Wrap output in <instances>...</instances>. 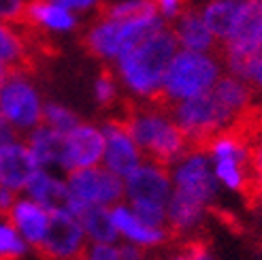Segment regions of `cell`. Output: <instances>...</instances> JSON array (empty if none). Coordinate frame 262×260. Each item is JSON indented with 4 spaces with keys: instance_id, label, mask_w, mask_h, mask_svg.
Listing matches in <instances>:
<instances>
[{
    "instance_id": "1",
    "label": "cell",
    "mask_w": 262,
    "mask_h": 260,
    "mask_svg": "<svg viewBox=\"0 0 262 260\" xmlns=\"http://www.w3.org/2000/svg\"><path fill=\"white\" fill-rule=\"evenodd\" d=\"M117 105L120 111L111 120H115L133 137L145 162L171 171L177 160L188 156V139L168 111L151 105L145 98L143 102L126 98Z\"/></svg>"
},
{
    "instance_id": "2",
    "label": "cell",
    "mask_w": 262,
    "mask_h": 260,
    "mask_svg": "<svg viewBox=\"0 0 262 260\" xmlns=\"http://www.w3.org/2000/svg\"><path fill=\"white\" fill-rule=\"evenodd\" d=\"M177 38L173 28H158L145 38L122 49L117 56V73L122 81L141 98H149L162 90L164 73L177 54Z\"/></svg>"
},
{
    "instance_id": "3",
    "label": "cell",
    "mask_w": 262,
    "mask_h": 260,
    "mask_svg": "<svg viewBox=\"0 0 262 260\" xmlns=\"http://www.w3.org/2000/svg\"><path fill=\"white\" fill-rule=\"evenodd\" d=\"M222 77V58L205 51L177 49L171 64L164 73L162 90L154 96L145 98L151 105L164 111H171L177 100L190 98L211 90L213 83Z\"/></svg>"
},
{
    "instance_id": "4",
    "label": "cell",
    "mask_w": 262,
    "mask_h": 260,
    "mask_svg": "<svg viewBox=\"0 0 262 260\" xmlns=\"http://www.w3.org/2000/svg\"><path fill=\"white\" fill-rule=\"evenodd\" d=\"M126 197L143 222L154 228H164L166 205L171 199V171L151 162L139 164L128 175Z\"/></svg>"
},
{
    "instance_id": "5",
    "label": "cell",
    "mask_w": 262,
    "mask_h": 260,
    "mask_svg": "<svg viewBox=\"0 0 262 260\" xmlns=\"http://www.w3.org/2000/svg\"><path fill=\"white\" fill-rule=\"evenodd\" d=\"M85 248L83 224L69 209H51L43 239L34 243L41 260H75Z\"/></svg>"
},
{
    "instance_id": "6",
    "label": "cell",
    "mask_w": 262,
    "mask_h": 260,
    "mask_svg": "<svg viewBox=\"0 0 262 260\" xmlns=\"http://www.w3.org/2000/svg\"><path fill=\"white\" fill-rule=\"evenodd\" d=\"M69 194L73 199L81 201L85 205H100V207H113L122 203L124 184L122 177L115 175L111 168L100 166H83L75 168L69 173Z\"/></svg>"
},
{
    "instance_id": "7",
    "label": "cell",
    "mask_w": 262,
    "mask_h": 260,
    "mask_svg": "<svg viewBox=\"0 0 262 260\" xmlns=\"http://www.w3.org/2000/svg\"><path fill=\"white\" fill-rule=\"evenodd\" d=\"M0 111L17 128H34L41 124L43 107L34 85L30 83V75L9 73L7 79L0 83Z\"/></svg>"
},
{
    "instance_id": "8",
    "label": "cell",
    "mask_w": 262,
    "mask_h": 260,
    "mask_svg": "<svg viewBox=\"0 0 262 260\" xmlns=\"http://www.w3.org/2000/svg\"><path fill=\"white\" fill-rule=\"evenodd\" d=\"M104 156V133L92 124H77L64 135V145L58 164L67 173L83 166H96Z\"/></svg>"
},
{
    "instance_id": "9",
    "label": "cell",
    "mask_w": 262,
    "mask_h": 260,
    "mask_svg": "<svg viewBox=\"0 0 262 260\" xmlns=\"http://www.w3.org/2000/svg\"><path fill=\"white\" fill-rule=\"evenodd\" d=\"M175 190H181L190 197L209 205L217 194V177H213L207 154H188L175 162L173 171Z\"/></svg>"
},
{
    "instance_id": "10",
    "label": "cell",
    "mask_w": 262,
    "mask_h": 260,
    "mask_svg": "<svg viewBox=\"0 0 262 260\" xmlns=\"http://www.w3.org/2000/svg\"><path fill=\"white\" fill-rule=\"evenodd\" d=\"M104 133V164L120 177H128L141 164V149L126 130L115 120H107L102 126Z\"/></svg>"
},
{
    "instance_id": "11",
    "label": "cell",
    "mask_w": 262,
    "mask_h": 260,
    "mask_svg": "<svg viewBox=\"0 0 262 260\" xmlns=\"http://www.w3.org/2000/svg\"><path fill=\"white\" fill-rule=\"evenodd\" d=\"M128 38V21L100 17L88 28L83 36V47L90 56L98 60H113L120 56Z\"/></svg>"
},
{
    "instance_id": "12",
    "label": "cell",
    "mask_w": 262,
    "mask_h": 260,
    "mask_svg": "<svg viewBox=\"0 0 262 260\" xmlns=\"http://www.w3.org/2000/svg\"><path fill=\"white\" fill-rule=\"evenodd\" d=\"M36 168L41 166L36 164L34 156L26 143L13 141L9 145L0 147V186L17 192L26 188Z\"/></svg>"
},
{
    "instance_id": "13",
    "label": "cell",
    "mask_w": 262,
    "mask_h": 260,
    "mask_svg": "<svg viewBox=\"0 0 262 260\" xmlns=\"http://www.w3.org/2000/svg\"><path fill=\"white\" fill-rule=\"evenodd\" d=\"M0 62L11 73L34 75L38 69V60L32 56V51L26 43V36L17 24L0 21Z\"/></svg>"
},
{
    "instance_id": "14",
    "label": "cell",
    "mask_w": 262,
    "mask_h": 260,
    "mask_svg": "<svg viewBox=\"0 0 262 260\" xmlns=\"http://www.w3.org/2000/svg\"><path fill=\"white\" fill-rule=\"evenodd\" d=\"M175 38L181 49H190V51H205V54H213L215 47L220 45L213 32L209 30V26L203 19L201 11L186 9L181 15L175 19L173 26Z\"/></svg>"
},
{
    "instance_id": "15",
    "label": "cell",
    "mask_w": 262,
    "mask_h": 260,
    "mask_svg": "<svg viewBox=\"0 0 262 260\" xmlns=\"http://www.w3.org/2000/svg\"><path fill=\"white\" fill-rule=\"evenodd\" d=\"M9 226L17 228L26 241H30L32 245L43 239L47 224H49V209L36 201H15V205L11 207Z\"/></svg>"
},
{
    "instance_id": "16",
    "label": "cell",
    "mask_w": 262,
    "mask_h": 260,
    "mask_svg": "<svg viewBox=\"0 0 262 260\" xmlns=\"http://www.w3.org/2000/svg\"><path fill=\"white\" fill-rule=\"evenodd\" d=\"M21 24H30L36 26V28H45L54 32H67L75 28L77 17L73 15V11L51 3V0H28L26 17Z\"/></svg>"
},
{
    "instance_id": "17",
    "label": "cell",
    "mask_w": 262,
    "mask_h": 260,
    "mask_svg": "<svg viewBox=\"0 0 262 260\" xmlns=\"http://www.w3.org/2000/svg\"><path fill=\"white\" fill-rule=\"evenodd\" d=\"M111 215H113V222H115L117 230H122L130 241H135L139 245L151 248V245H160V243L168 241V235H166L164 228H154V226L145 224L137 213H133L122 203L113 205Z\"/></svg>"
},
{
    "instance_id": "18",
    "label": "cell",
    "mask_w": 262,
    "mask_h": 260,
    "mask_svg": "<svg viewBox=\"0 0 262 260\" xmlns=\"http://www.w3.org/2000/svg\"><path fill=\"white\" fill-rule=\"evenodd\" d=\"M28 192L32 194V199L36 203H41L45 209H67L69 205V186H64L62 181L49 177L45 171L41 168H36L32 173V177L28 179V184H26Z\"/></svg>"
},
{
    "instance_id": "19",
    "label": "cell",
    "mask_w": 262,
    "mask_h": 260,
    "mask_svg": "<svg viewBox=\"0 0 262 260\" xmlns=\"http://www.w3.org/2000/svg\"><path fill=\"white\" fill-rule=\"evenodd\" d=\"M243 3L245 0H211V3H207L203 7V11H201L203 19L209 26V30L213 32V36L217 38L220 45L230 34Z\"/></svg>"
},
{
    "instance_id": "20",
    "label": "cell",
    "mask_w": 262,
    "mask_h": 260,
    "mask_svg": "<svg viewBox=\"0 0 262 260\" xmlns=\"http://www.w3.org/2000/svg\"><path fill=\"white\" fill-rule=\"evenodd\" d=\"M26 145L32 151L38 166H45L49 162H58L60 151L64 145V135L58 130H51L43 124L34 126V130L26 139Z\"/></svg>"
},
{
    "instance_id": "21",
    "label": "cell",
    "mask_w": 262,
    "mask_h": 260,
    "mask_svg": "<svg viewBox=\"0 0 262 260\" xmlns=\"http://www.w3.org/2000/svg\"><path fill=\"white\" fill-rule=\"evenodd\" d=\"M79 222L83 224V230L96 243H115V239H117V226L113 222L111 211H107V207L90 205L88 209L81 213Z\"/></svg>"
},
{
    "instance_id": "22",
    "label": "cell",
    "mask_w": 262,
    "mask_h": 260,
    "mask_svg": "<svg viewBox=\"0 0 262 260\" xmlns=\"http://www.w3.org/2000/svg\"><path fill=\"white\" fill-rule=\"evenodd\" d=\"M145 13H158L151 0H124V3L115 5H102L98 9L100 17H113V19H128V17H139Z\"/></svg>"
},
{
    "instance_id": "23",
    "label": "cell",
    "mask_w": 262,
    "mask_h": 260,
    "mask_svg": "<svg viewBox=\"0 0 262 260\" xmlns=\"http://www.w3.org/2000/svg\"><path fill=\"white\" fill-rule=\"evenodd\" d=\"M41 124L51 128V130H58V133H62V135H67L79 124V118H77L73 111H69L67 107L56 105V102H49V105L43 107Z\"/></svg>"
},
{
    "instance_id": "24",
    "label": "cell",
    "mask_w": 262,
    "mask_h": 260,
    "mask_svg": "<svg viewBox=\"0 0 262 260\" xmlns=\"http://www.w3.org/2000/svg\"><path fill=\"white\" fill-rule=\"evenodd\" d=\"M96 100L104 109H111L113 105H117V77L109 67H102L96 79Z\"/></svg>"
},
{
    "instance_id": "25",
    "label": "cell",
    "mask_w": 262,
    "mask_h": 260,
    "mask_svg": "<svg viewBox=\"0 0 262 260\" xmlns=\"http://www.w3.org/2000/svg\"><path fill=\"white\" fill-rule=\"evenodd\" d=\"M28 0H0V21L5 24H21L26 17Z\"/></svg>"
},
{
    "instance_id": "26",
    "label": "cell",
    "mask_w": 262,
    "mask_h": 260,
    "mask_svg": "<svg viewBox=\"0 0 262 260\" xmlns=\"http://www.w3.org/2000/svg\"><path fill=\"white\" fill-rule=\"evenodd\" d=\"M75 260H122V256L113 245L96 243V245H85Z\"/></svg>"
},
{
    "instance_id": "27",
    "label": "cell",
    "mask_w": 262,
    "mask_h": 260,
    "mask_svg": "<svg viewBox=\"0 0 262 260\" xmlns=\"http://www.w3.org/2000/svg\"><path fill=\"white\" fill-rule=\"evenodd\" d=\"M151 3L164 21H175L181 13L188 9L190 0H151Z\"/></svg>"
},
{
    "instance_id": "28",
    "label": "cell",
    "mask_w": 262,
    "mask_h": 260,
    "mask_svg": "<svg viewBox=\"0 0 262 260\" xmlns=\"http://www.w3.org/2000/svg\"><path fill=\"white\" fill-rule=\"evenodd\" d=\"M0 252L17 254V256H21L26 252V245L17 237V232L13 226H0Z\"/></svg>"
},
{
    "instance_id": "29",
    "label": "cell",
    "mask_w": 262,
    "mask_h": 260,
    "mask_svg": "<svg viewBox=\"0 0 262 260\" xmlns=\"http://www.w3.org/2000/svg\"><path fill=\"white\" fill-rule=\"evenodd\" d=\"M243 79L254 88V92L262 94V58H254L250 64H247Z\"/></svg>"
},
{
    "instance_id": "30",
    "label": "cell",
    "mask_w": 262,
    "mask_h": 260,
    "mask_svg": "<svg viewBox=\"0 0 262 260\" xmlns=\"http://www.w3.org/2000/svg\"><path fill=\"white\" fill-rule=\"evenodd\" d=\"M117 252H120L122 260H145V256H147L145 245H137L135 241L133 243H122L120 248H117Z\"/></svg>"
},
{
    "instance_id": "31",
    "label": "cell",
    "mask_w": 262,
    "mask_h": 260,
    "mask_svg": "<svg viewBox=\"0 0 262 260\" xmlns=\"http://www.w3.org/2000/svg\"><path fill=\"white\" fill-rule=\"evenodd\" d=\"M13 141H17V135H15V130H13L11 122L5 118V113L0 111V147L9 145Z\"/></svg>"
},
{
    "instance_id": "32",
    "label": "cell",
    "mask_w": 262,
    "mask_h": 260,
    "mask_svg": "<svg viewBox=\"0 0 262 260\" xmlns=\"http://www.w3.org/2000/svg\"><path fill=\"white\" fill-rule=\"evenodd\" d=\"M13 205H15V194H13V190L0 186V218L7 220Z\"/></svg>"
},
{
    "instance_id": "33",
    "label": "cell",
    "mask_w": 262,
    "mask_h": 260,
    "mask_svg": "<svg viewBox=\"0 0 262 260\" xmlns=\"http://www.w3.org/2000/svg\"><path fill=\"white\" fill-rule=\"evenodd\" d=\"M51 3H56L69 11H85L90 7H94L98 0H51Z\"/></svg>"
},
{
    "instance_id": "34",
    "label": "cell",
    "mask_w": 262,
    "mask_h": 260,
    "mask_svg": "<svg viewBox=\"0 0 262 260\" xmlns=\"http://www.w3.org/2000/svg\"><path fill=\"white\" fill-rule=\"evenodd\" d=\"M9 73H11V71H9L7 67H5L3 62H0V83H3V81L7 79V77H9Z\"/></svg>"
},
{
    "instance_id": "35",
    "label": "cell",
    "mask_w": 262,
    "mask_h": 260,
    "mask_svg": "<svg viewBox=\"0 0 262 260\" xmlns=\"http://www.w3.org/2000/svg\"><path fill=\"white\" fill-rule=\"evenodd\" d=\"M175 260H186V258H175Z\"/></svg>"
}]
</instances>
